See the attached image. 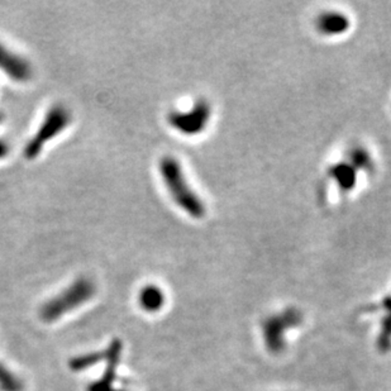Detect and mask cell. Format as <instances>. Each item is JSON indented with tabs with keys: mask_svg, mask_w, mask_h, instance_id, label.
<instances>
[{
	"mask_svg": "<svg viewBox=\"0 0 391 391\" xmlns=\"http://www.w3.org/2000/svg\"><path fill=\"white\" fill-rule=\"evenodd\" d=\"M0 70L15 82H24L32 76V66L27 60L0 44Z\"/></svg>",
	"mask_w": 391,
	"mask_h": 391,
	"instance_id": "cell-6",
	"label": "cell"
},
{
	"mask_svg": "<svg viewBox=\"0 0 391 391\" xmlns=\"http://www.w3.org/2000/svg\"><path fill=\"white\" fill-rule=\"evenodd\" d=\"M351 23L345 15L338 12H327L319 15L317 21V28L325 36H338L345 33L349 28Z\"/></svg>",
	"mask_w": 391,
	"mask_h": 391,
	"instance_id": "cell-8",
	"label": "cell"
},
{
	"mask_svg": "<svg viewBox=\"0 0 391 391\" xmlns=\"http://www.w3.org/2000/svg\"><path fill=\"white\" fill-rule=\"evenodd\" d=\"M160 174L172 199L186 215L200 219L206 215V207L199 197L188 184L181 165L176 158L166 156L160 161Z\"/></svg>",
	"mask_w": 391,
	"mask_h": 391,
	"instance_id": "cell-1",
	"label": "cell"
},
{
	"mask_svg": "<svg viewBox=\"0 0 391 391\" xmlns=\"http://www.w3.org/2000/svg\"><path fill=\"white\" fill-rule=\"evenodd\" d=\"M71 122V113L64 105H55L47 111L46 117L37 133L30 138L23 149V155L27 160L36 158L44 145L62 132Z\"/></svg>",
	"mask_w": 391,
	"mask_h": 391,
	"instance_id": "cell-4",
	"label": "cell"
},
{
	"mask_svg": "<svg viewBox=\"0 0 391 391\" xmlns=\"http://www.w3.org/2000/svg\"><path fill=\"white\" fill-rule=\"evenodd\" d=\"M140 308L148 313H156L163 309L165 304V294L163 290L156 285H147L140 290Z\"/></svg>",
	"mask_w": 391,
	"mask_h": 391,
	"instance_id": "cell-10",
	"label": "cell"
},
{
	"mask_svg": "<svg viewBox=\"0 0 391 391\" xmlns=\"http://www.w3.org/2000/svg\"><path fill=\"white\" fill-rule=\"evenodd\" d=\"M329 175L343 192L354 190L357 184V170L349 163L334 165L329 170Z\"/></svg>",
	"mask_w": 391,
	"mask_h": 391,
	"instance_id": "cell-9",
	"label": "cell"
},
{
	"mask_svg": "<svg viewBox=\"0 0 391 391\" xmlns=\"http://www.w3.org/2000/svg\"><path fill=\"white\" fill-rule=\"evenodd\" d=\"M94 293L96 287L93 281L87 278H80L61 294L44 304L41 309V318L44 322H53L65 316L67 311L76 309L78 307L88 302L89 299L93 298Z\"/></svg>",
	"mask_w": 391,
	"mask_h": 391,
	"instance_id": "cell-2",
	"label": "cell"
},
{
	"mask_svg": "<svg viewBox=\"0 0 391 391\" xmlns=\"http://www.w3.org/2000/svg\"><path fill=\"white\" fill-rule=\"evenodd\" d=\"M347 163H351L356 170L366 171V172L374 170L372 157L365 148L356 147L351 149L348 154Z\"/></svg>",
	"mask_w": 391,
	"mask_h": 391,
	"instance_id": "cell-11",
	"label": "cell"
},
{
	"mask_svg": "<svg viewBox=\"0 0 391 391\" xmlns=\"http://www.w3.org/2000/svg\"><path fill=\"white\" fill-rule=\"evenodd\" d=\"M8 154H9V146H8L7 142L0 140V160L7 157Z\"/></svg>",
	"mask_w": 391,
	"mask_h": 391,
	"instance_id": "cell-14",
	"label": "cell"
},
{
	"mask_svg": "<svg viewBox=\"0 0 391 391\" xmlns=\"http://www.w3.org/2000/svg\"><path fill=\"white\" fill-rule=\"evenodd\" d=\"M0 390L22 391V383L0 363Z\"/></svg>",
	"mask_w": 391,
	"mask_h": 391,
	"instance_id": "cell-12",
	"label": "cell"
},
{
	"mask_svg": "<svg viewBox=\"0 0 391 391\" xmlns=\"http://www.w3.org/2000/svg\"><path fill=\"white\" fill-rule=\"evenodd\" d=\"M3 122V114H0V123Z\"/></svg>",
	"mask_w": 391,
	"mask_h": 391,
	"instance_id": "cell-15",
	"label": "cell"
},
{
	"mask_svg": "<svg viewBox=\"0 0 391 391\" xmlns=\"http://www.w3.org/2000/svg\"><path fill=\"white\" fill-rule=\"evenodd\" d=\"M212 116V109L206 100H198L190 111H172L167 120L174 129L185 136H197L204 131Z\"/></svg>",
	"mask_w": 391,
	"mask_h": 391,
	"instance_id": "cell-5",
	"label": "cell"
},
{
	"mask_svg": "<svg viewBox=\"0 0 391 391\" xmlns=\"http://www.w3.org/2000/svg\"><path fill=\"white\" fill-rule=\"evenodd\" d=\"M113 391H117V390H113ZM119 391H122V390H119Z\"/></svg>",
	"mask_w": 391,
	"mask_h": 391,
	"instance_id": "cell-16",
	"label": "cell"
},
{
	"mask_svg": "<svg viewBox=\"0 0 391 391\" xmlns=\"http://www.w3.org/2000/svg\"><path fill=\"white\" fill-rule=\"evenodd\" d=\"M120 349H122L120 342L113 340L109 348L107 349V352L104 354L108 365L104 371L103 377L99 381L90 385L88 391H113V381L116 379V370H117L119 358H120Z\"/></svg>",
	"mask_w": 391,
	"mask_h": 391,
	"instance_id": "cell-7",
	"label": "cell"
},
{
	"mask_svg": "<svg viewBox=\"0 0 391 391\" xmlns=\"http://www.w3.org/2000/svg\"><path fill=\"white\" fill-rule=\"evenodd\" d=\"M104 354H85V356H82V357H76L74 358L70 366L71 369L75 370V371H82V370L88 369V367H91L94 366L96 362L102 361L103 360Z\"/></svg>",
	"mask_w": 391,
	"mask_h": 391,
	"instance_id": "cell-13",
	"label": "cell"
},
{
	"mask_svg": "<svg viewBox=\"0 0 391 391\" xmlns=\"http://www.w3.org/2000/svg\"><path fill=\"white\" fill-rule=\"evenodd\" d=\"M303 314L295 308H288L269 316L262 322V337L270 354H281L287 347V332L302 325Z\"/></svg>",
	"mask_w": 391,
	"mask_h": 391,
	"instance_id": "cell-3",
	"label": "cell"
}]
</instances>
